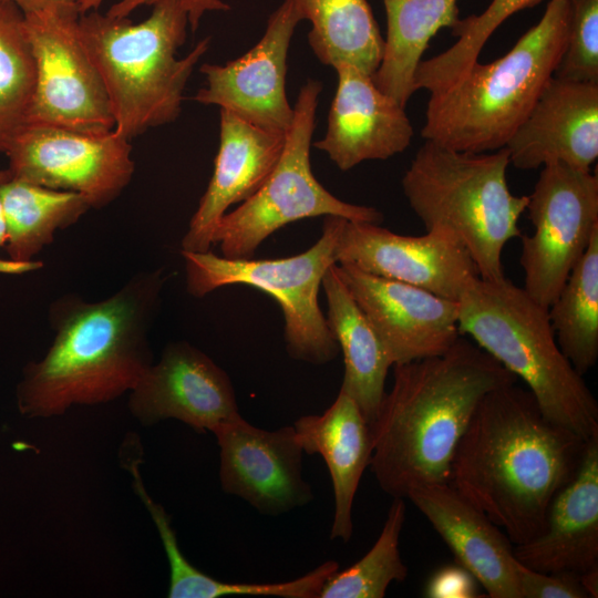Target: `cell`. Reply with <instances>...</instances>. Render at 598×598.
Returning <instances> with one entry per match:
<instances>
[{
    "label": "cell",
    "instance_id": "obj_1",
    "mask_svg": "<svg viewBox=\"0 0 598 598\" xmlns=\"http://www.w3.org/2000/svg\"><path fill=\"white\" fill-rule=\"evenodd\" d=\"M587 441L548 420L527 388L506 384L476 406L455 448L450 483L514 545L524 544L543 530Z\"/></svg>",
    "mask_w": 598,
    "mask_h": 598
},
{
    "label": "cell",
    "instance_id": "obj_2",
    "mask_svg": "<svg viewBox=\"0 0 598 598\" xmlns=\"http://www.w3.org/2000/svg\"><path fill=\"white\" fill-rule=\"evenodd\" d=\"M166 282L163 268L135 274L100 301L74 293L51 302L52 344L23 369L17 405L27 417H52L74 405L111 402L134 389L154 362L150 331Z\"/></svg>",
    "mask_w": 598,
    "mask_h": 598
},
{
    "label": "cell",
    "instance_id": "obj_3",
    "mask_svg": "<svg viewBox=\"0 0 598 598\" xmlns=\"http://www.w3.org/2000/svg\"><path fill=\"white\" fill-rule=\"evenodd\" d=\"M517 378L461 336L443 354L393 365V383L370 424L369 467L380 488L404 498L451 480L455 448L483 396Z\"/></svg>",
    "mask_w": 598,
    "mask_h": 598
},
{
    "label": "cell",
    "instance_id": "obj_4",
    "mask_svg": "<svg viewBox=\"0 0 598 598\" xmlns=\"http://www.w3.org/2000/svg\"><path fill=\"white\" fill-rule=\"evenodd\" d=\"M187 27L181 0H157L136 24L99 10L80 14L79 37L103 81L116 134L131 141L181 114L187 82L210 43L205 38L178 58Z\"/></svg>",
    "mask_w": 598,
    "mask_h": 598
},
{
    "label": "cell",
    "instance_id": "obj_5",
    "mask_svg": "<svg viewBox=\"0 0 598 598\" xmlns=\"http://www.w3.org/2000/svg\"><path fill=\"white\" fill-rule=\"evenodd\" d=\"M569 1L549 0L539 21L503 56L474 62L455 82L432 93L421 135L468 153L506 146L525 120L564 52Z\"/></svg>",
    "mask_w": 598,
    "mask_h": 598
},
{
    "label": "cell",
    "instance_id": "obj_6",
    "mask_svg": "<svg viewBox=\"0 0 598 598\" xmlns=\"http://www.w3.org/2000/svg\"><path fill=\"white\" fill-rule=\"evenodd\" d=\"M458 302V329L525 382L544 415L585 440L598 434V403L559 349L547 309L506 276L475 278Z\"/></svg>",
    "mask_w": 598,
    "mask_h": 598
},
{
    "label": "cell",
    "instance_id": "obj_7",
    "mask_svg": "<svg viewBox=\"0 0 598 598\" xmlns=\"http://www.w3.org/2000/svg\"><path fill=\"white\" fill-rule=\"evenodd\" d=\"M507 147L487 153L451 150L425 141L402 177L403 194L426 230L445 228L467 249L478 277H505L502 254L522 235L528 195L507 183Z\"/></svg>",
    "mask_w": 598,
    "mask_h": 598
},
{
    "label": "cell",
    "instance_id": "obj_8",
    "mask_svg": "<svg viewBox=\"0 0 598 598\" xmlns=\"http://www.w3.org/2000/svg\"><path fill=\"white\" fill-rule=\"evenodd\" d=\"M342 217L324 216L316 244L298 255L277 259H230L208 250L183 251L186 289L196 298L230 285H247L274 297L285 319L286 349L295 360L326 364L340 352L319 305L326 271L334 264Z\"/></svg>",
    "mask_w": 598,
    "mask_h": 598
},
{
    "label": "cell",
    "instance_id": "obj_9",
    "mask_svg": "<svg viewBox=\"0 0 598 598\" xmlns=\"http://www.w3.org/2000/svg\"><path fill=\"white\" fill-rule=\"evenodd\" d=\"M321 91V82L315 80L300 87L277 166L251 197L218 221L213 239L223 257L251 258L271 234L305 218L339 216L372 224L383 220L377 208L350 204L332 195L312 173L310 147Z\"/></svg>",
    "mask_w": 598,
    "mask_h": 598
},
{
    "label": "cell",
    "instance_id": "obj_10",
    "mask_svg": "<svg viewBox=\"0 0 598 598\" xmlns=\"http://www.w3.org/2000/svg\"><path fill=\"white\" fill-rule=\"evenodd\" d=\"M534 226L520 235L525 292L548 309L598 230V175L561 162L542 167L526 206Z\"/></svg>",
    "mask_w": 598,
    "mask_h": 598
},
{
    "label": "cell",
    "instance_id": "obj_11",
    "mask_svg": "<svg viewBox=\"0 0 598 598\" xmlns=\"http://www.w3.org/2000/svg\"><path fill=\"white\" fill-rule=\"evenodd\" d=\"M4 154L12 177L78 193L91 208H102L115 200L135 171L130 141L114 130L85 133L24 124Z\"/></svg>",
    "mask_w": 598,
    "mask_h": 598
},
{
    "label": "cell",
    "instance_id": "obj_12",
    "mask_svg": "<svg viewBox=\"0 0 598 598\" xmlns=\"http://www.w3.org/2000/svg\"><path fill=\"white\" fill-rule=\"evenodd\" d=\"M79 17L51 11L24 14L35 61V85L25 124L85 133L114 130L103 81L79 37Z\"/></svg>",
    "mask_w": 598,
    "mask_h": 598
},
{
    "label": "cell",
    "instance_id": "obj_13",
    "mask_svg": "<svg viewBox=\"0 0 598 598\" xmlns=\"http://www.w3.org/2000/svg\"><path fill=\"white\" fill-rule=\"evenodd\" d=\"M337 264L409 283L458 301L478 277L461 240L445 228L421 236L395 234L379 224L342 219L334 246Z\"/></svg>",
    "mask_w": 598,
    "mask_h": 598
},
{
    "label": "cell",
    "instance_id": "obj_14",
    "mask_svg": "<svg viewBox=\"0 0 598 598\" xmlns=\"http://www.w3.org/2000/svg\"><path fill=\"white\" fill-rule=\"evenodd\" d=\"M303 21L295 0H285L269 17L260 40L225 64L204 63L205 86L194 100L216 105L261 128L286 134L293 106L286 92L287 56L296 27Z\"/></svg>",
    "mask_w": 598,
    "mask_h": 598
},
{
    "label": "cell",
    "instance_id": "obj_15",
    "mask_svg": "<svg viewBox=\"0 0 598 598\" xmlns=\"http://www.w3.org/2000/svg\"><path fill=\"white\" fill-rule=\"evenodd\" d=\"M219 446V482L264 515H279L313 498L302 477V448L295 427L267 431L241 415L212 432Z\"/></svg>",
    "mask_w": 598,
    "mask_h": 598
},
{
    "label": "cell",
    "instance_id": "obj_16",
    "mask_svg": "<svg viewBox=\"0 0 598 598\" xmlns=\"http://www.w3.org/2000/svg\"><path fill=\"white\" fill-rule=\"evenodd\" d=\"M338 272L394 364L446 352L462 336L458 302L422 288L337 264Z\"/></svg>",
    "mask_w": 598,
    "mask_h": 598
},
{
    "label": "cell",
    "instance_id": "obj_17",
    "mask_svg": "<svg viewBox=\"0 0 598 598\" xmlns=\"http://www.w3.org/2000/svg\"><path fill=\"white\" fill-rule=\"evenodd\" d=\"M128 393V410L145 426L175 419L213 432L240 415L228 374L186 341L168 343Z\"/></svg>",
    "mask_w": 598,
    "mask_h": 598
},
{
    "label": "cell",
    "instance_id": "obj_18",
    "mask_svg": "<svg viewBox=\"0 0 598 598\" xmlns=\"http://www.w3.org/2000/svg\"><path fill=\"white\" fill-rule=\"evenodd\" d=\"M505 147L519 169L561 162L589 171L598 157V83L553 75Z\"/></svg>",
    "mask_w": 598,
    "mask_h": 598
},
{
    "label": "cell",
    "instance_id": "obj_19",
    "mask_svg": "<svg viewBox=\"0 0 598 598\" xmlns=\"http://www.w3.org/2000/svg\"><path fill=\"white\" fill-rule=\"evenodd\" d=\"M334 71L338 85L327 131L315 146L343 172L365 161L388 159L404 152L413 137L405 106L359 69L340 64Z\"/></svg>",
    "mask_w": 598,
    "mask_h": 598
},
{
    "label": "cell",
    "instance_id": "obj_20",
    "mask_svg": "<svg viewBox=\"0 0 598 598\" xmlns=\"http://www.w3.org/2000/svg\"><path fill=\"white\" fill-rule=\"evenodd\" d=\"M491 598H520L514 544L451 483L412 488L406 497Z\"/></svg>",
    "mask_w": 598,
    "mask_h": 598
},
{
    "label": "cell",
    "instance_id": "obj_21",
    "mask_svg": "<svg viewBox=\"0 0 598 598\" xmlns=\"http://www.w3.org/2000/svg\"><path fill=\"white\" fill-rule=\"evenodd\" d=\"M285 142L286 134L220 110L214 172L182 239L183 251L210 250L218 221L230 206L241 204L264 185L280 159Z\"/></svg>",
    "mask_w": 598,
    "mask_h": 598
},
{
    "label": "cell",
    "instance_id": "obj_22",
    "mask_svg": "<svg viewBox=\"0 0 598 598\" xmlns=\"http://www.w3.org/2000/svg\"><path fill=\"white\" fill-rule=\"evenodd\" d=\"M514 556L542 573L598 568V434L588 439L577 472L554 496L543 530L514 545Z\"/></svg>",
    "mask_w": 598,
    "mask_h": 598
},
{
    "label": "cell",
    "instance_id": "obj_23",
    "mask_svg": "<svg viewBox=\"0 0 598 598\" xmlns=\"http://www.w3.org/2000/svg\"><path fill=\"white\" fill-rule=\"evenodd\" d=\"M293 427L302 451L320 454L331 476L334 512L330 539L348 543L353 534L354 496L372 454L370 425L357 402L340 390L321 415H303Z\"/></svg>",
    "mask_w": 598,
    "mask_h": 598
},
{
    "label": "cell",
    "instance_id": "obj_24",
    "mask_svg": "<svg viewBox=\"0 0 598 598\" xmlns=\"http://www.w3.org/2000/svg\"><path fill=\"white\" fill-rule=\"evenodd\" d=\"M321 287L328 302V327L343 354L344 372L340 390L357 402L370 425L385 394V379L392 363L341 279L337 264L326 271Z\"/></svg>",
    "mask_w": 598,
    "mask_h": 598
},
{
    "label": "cell",
    "instance_id": "obj_25",
    "mask_svg": "<svg viewBox=\"0 0 598 598\" xmlns=\"http://www.w3.org/2000/svg\"><path fill=\"white\" fill-rule=\"evenodd\" d=\"M386 37L382 60L372 75L375 85L406 106L415 92L414 74L431 39L457 24V0H382Z\"/></svg>",
    "mask_w": 598,
    "mask_h": 598
},
{
    "label": "cell",
    "instance_id": "obj_26",
    "mask_svg": "<svg viewBox=\"0 0 598 598\" xmlns=\"http://www.w3.org/2000/svg\"><path fill=\"white\" fill-rule=\"evenodd\" d=\"M0 202L8 239L9 259L33 261L54 239L56 230L75 224L91 205L78 193L53 189L11 178L0 183Z\"/></svg>",
    "mask_w": 598,
    "mask_h": 598
},
{
    "label": "cell",
    "instance_id": "obj_27",
    "mask_svg": "<svg viewBox=\"0 0 598 598\" xmlns=\"http://www.w3.org/2000/svg\"><path fill=\"white\" fill-rule=\"evenodd\" d=\"M161 537L168 565L169 598H219L224 596H261L279 598H319L326 581L339 569L328 560L298 578L271 584L225 582L192 565L178 546L175 532L164 508L154 502L144 487H135Z\"/></svg>",
    "mask_w": 598,
    "mask_h": 598
},
{
    "label": "cell",
    "instance_id": "obj_28",
    "mask_svg": "<svg viewBox=\"0 0 598 598\" xmlns=\"http://www.w3.org/2000/svg\"><path fill=\"white\" fill-rule=\"evenodd\" d=\"M303 20L311 22L308 43L324 65H352L373 75L384 50L367 0H295Z\"/></svg>",
    "mask_w": 598,
    "mask_h": 598
},
{
    "label": "cell",
    "instance_id": "obj_29",
    "mask_svg": "<svg viewBox=\"0 0 598 598\" xmlns=\"http://www.w3.org/2000/svg\"><path fill=\"white\" fill-rule=\"evenodd\" d=\"M547 312L559 349L585 375L598 359V230Z\"/></svg>",
    "mask_w": 598,
    "mask_h": 598
},
{
    "label": "cell",
    "instance_id": "obj_30",
    "mask_svg": "<svg viewBox=\"0 0 598 598\" xmlns=\"http://www.w3.org/2000/svg\"><path fill=\"white\" fill-rule=\"evenodd\" d=\"M34 85L24 14L12 1H0V154L25 124Z\"/></svg>",
    "mask_w": 598,
    "mask_h": 598
},
{
    "label": "cell",
    "instance_id": "obj_31",
    "mask_svg": "<svg viewBox=\"0 0 598 598\" xmlns=\"http://www.w3.org/2000/svg\"><path fill=\"white\" fill-rule=\"evenodd\" d=\"M405 519L404 498H393L381 533L370 550L355 564L336 571L319 598H382L392 581H403L408 567L400 554Z\"/></svg>",
    "mask_w": 598,
    "mask_h": 598
},
{
    "label": "cell",
    "instance_id": "obj_32",
    "mask_svg": "<svg viewBox=\"0 0 598 598\" xmlns=\"http://www.w3.org/2000/svg\"><path fill=\"white\" fill-rule=\"evenodd\" d=\"M543 0H492L480 14L460 19L452 34L457 41L442 53L422 60L414 74V87L431 94L455 82L474 62L492 34L511 16Z\"/></svg>",
    "mask_w": 598,
    "mask_h": 598
},
{
    "label": "cell",
    "instance_id": "obj_33",
    "mask_svg": "<svg viewBox=\"0 0 598 598\" xmlns=\"http://www.w3.org/2000/svg\"><path fill=\"white\" fill-rule=\"evenodd\" d=\"M567 40L554 76L598 83V0H568Z\"/></svg>",
    "mask_w": 598,
    "mask_h": 598
},
{
    "label": "cell",
    "instance_id": "obj_34",
    "mask_svg": "<svg viewBox=\"0 0 598 598\" xmlns=\"http://www.w3.org/2000/svg\"><path fill=\"white\" fill-rule=\"evenodd\" d=\"M517 581L520 598H588L576 573H542L518 563Z\"/></svg>",
    "mask_w": 598,
    "mask_h": 598
},
{
    "label": "cell",
    "instance_id": "obj_35",
    "mask_svg": "<svg viewBox=\"0 0 598 598\" xmlns=\"http://www.w3.org/2000/svg\"><path fill=\"white\" fill-rule=\"evenodd\" d=\"M104 0H75L80 14L99 10ZM157 0H120L112 4L107 14L116 18H126L134 10L143 6H153ZM188 16V24L193 32L197 30L202 18L210 11H227L229 4L223 0H181Z\"/></svg>",
    "mask_w": 598,
    "mask_h": 598
},
{
    "label": "cell",
    "instance_id": "obj_36",
    "mask_svg": "<svg viewBox=\"0 0 598 598\" xmlns=\"http://www.w3.org/2000/svg\"><path fill=\"white\" fill-rule=\"evenodd\" d=\"M475 578L463 567L447 566L440 569L430 579L425 596L431 598H472L481 597Z\"/></svg>",
    "mask_w": 598,
    "mask_h": 598
},
{
    "label": "cell",
    "instance_id": "obj_37",
    "mask_svg": "<svg viewBox=\"0 0 598 598\" xmlns=\"http://www.w3.org/2000/svg\"><path fill=\"white\" fill-rule=\"evenodd\" d=\"M23 14L51 11L64 16H80L75 0H10Z\"/></svg>",
    "mask_w": 598,
    "mask_h": 598
},
{
    "label": "cell",
    "instance_id": "obj_38",
    "mask_svg": "<svg viewBox=\"0 0 598 598\" xmlns=\"http://www.w3.org/2000/svg\"><path fill=\"white\" fill-rule=\"evenodd\" d=\"M8 239L7 226L4 220V215L0 202V247L4 246ZM42 267V262L39 260L20 262L11 259L0 258V274L7 275H21L25 272H31Z\"/></svg>",
    "mask_w": 598,
    "mask_h": 598
},
{
    "label": "cell",
    "instance_id": "obj_39",
    "mask_svg": "<svg viewBox=\"0 0 598 598\" xmlns=\"http://www.w3.org/2000/svg\"><path fill=\"white\" fill-rule=\"evenodd\" d=\"M580 581L588 597L598 596V568L580 574Z\"/></svg>",
    "mask_w": 598,
    "mask_h": 598
},
{
    "label": "cell",
    "instance_id": "obj_40",
    "mask_svg": "<svg viewBox=\"0 0 598 598\" xmlns=\"http://www.w3.org/2000/svg\"><path fill=\"white\" fill-rule=\"evenodd\" d=\"M9 178H11V173H10V171L8 168L4 169V171H0V183L7 181Z\"/></svg>",
    "mask_w": 598,
    "mask_h": 598
},
{
    "label": "cell",
    "instance_id": "obj_41",
    "mask_svg": "<svg viewBox=\"0 0 598 598\" xmlns=\"http://www.w3.org/2000/svg\"><path fill=\"white\" fill-rule=\"evenodd\" d=\"M0 1H10V0H0Z\"/></svg>",
    "mask_w": 598,
    "mask_h": 598
}]
</instances>
